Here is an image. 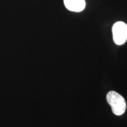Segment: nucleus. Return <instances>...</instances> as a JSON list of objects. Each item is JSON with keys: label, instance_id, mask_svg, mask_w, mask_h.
<instances>
[{"label": "nucleus", "instance_id": "7ed1b4c3", "mask_svg": "<svg viewBox=\"0 0 127 127\" xmlns=\"http://www.w3.org/2000/svg\"><path fill=\"white\" fill-rule=\"evenodd\" d=\"M65 6L68 10L74 12H81L85 8V0H64Z\"/></svg>", "mask_w": 127, "mask_h": 127}, {"label": "nucleus", "instance_id": "f257e3e1", "mask_svg": "<svg viewBox=\"0 0 127 127\" xmlns=\"http://www.w3.org/2000/svg\"><path fill=\"white\" fill-rule=\"evenodd\" d=\"M107 100L115 115H121L125 112L126 102L124 98L118 93L113 91L109 92L107 95Z\"/></svg>", "mask_w": 127, "mask_h": 127}, {"label": "nucleus", "instance_id": "f03ea898", "mask_svg": "<svg viewBox=\"0 0 127 127\" xmlns=\"http://www.w3.org/2000/svg\"><path fill=\"white\" fill-rule=\"evenodd\" d=\"M112 34L114 42L117 45H123L127 39V25L123 22L114 24L112 27Z\"/></svg>", "mask_w": 127, "mask_h": 127}]
</instances>
